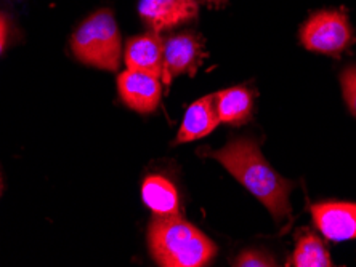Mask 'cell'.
<instances>
[{
	"mask_svg": "<svg viewBox=\"0 0 356 267\" xmlns=\"http://www.w3.org/2000/svg\"><path fill=\"white\" fill-rule=\"evenodd\" d=\"M209 155L217 159L245 189L254 193L277 223L286 221L291 216L289 193L294 184L271 169L254 139L229 141L223 149Z\"/></svg>",
	"mask_w": 356,
	"mask_h": 267,
	"instance_id": "cell-1",
	"label": "cell"
},
{
	"mask_svg": "<svg viewBox=\"0 0 356 267\" xmlns=\"http://www.w3.org/2000/svg\"><path fill=\"white\" fill-rule=\"evenodd\" d=\"M148 242L156 263L165 267L207 266L217 255L216 243L180 216H156Z\"/></svg>",
	"mask_w": 356,
	"mask_h": 267,
	"instance_id": "cell-2",
	"label": "cell"
},
{
	"mask_svg": "<svg viewBox=\"0 0 356 267\" xmlns=\"http://www.w3.org/2000/svg\"><path fill=\"white\" fill-rule=\"evenodd\" d=\"M71 49L83 64L111 72L118 71L122 45L111 10L102 8L83 21L72 34Z\"/></svg>",
	"mask_w": 356,
	"mask_h": 267,
	"instance_id": "cell-3",
	"label": "cell"
},
{
	"mask_svg": "<svg viewBox=\"0 0 356 267\" xmlns=\"http://www.w3.org/2000/svg\"><path fill=\"white\" fill-rule=\"evenodd\" d=\"M300 40L307 50L339 56L353 42L347 13L343 10H321L312 15L302 26Z\"/></svg>",
	"mask_w": 356,
	"mask_h": 267,
	"instance_id": "cell-4",
	"label": "cell"
},
{
	"mask_svg": "<svg viewBox=\"0 0 356 267\" xmlns=\"http://www.w3.org/2000/svg\"><path fill=\"white\" fill-rule=\"evenodd\" d=\"M204 39L197 33H180L164 40V67L162 80L170 85L172 78L181 74L195 76L206 58Z\"/></svg>",
	"mask_w": 356,
	"mask_h": 267,
	"instance_id": "cell-5",
	"label": "cell"
},
{
	"mask_svg": "<svg viewBox=\"0 0 356 267\" xmlns=\"http://www.w3.org/2000/svg\"><path fill=\"white\" fill-rule=\"evenodd\" d=\"M196 0H140L138 15L154 33H162L196 19Z\"/></svg>",
	"mask_w": 356,
	"mask_h": 267,
	"instance_id": "cell-6",
	"label": "cell"
},
{
	"mask_svg": "<svg viewBox=\"0 0 356 267\" xmlns=\"http://www.w3.org/2000/svg\"><path fill=\"white\" fill-rule=\"evenodd\" d=\"M118 88L122 101L140 114L154 112L159 106L161 82L158 76L127 69L118 77Z\"/></svg>",
	"mask_w": 356,
	"mask_h": 267,
	"instance_id": "cell-7",
	"label": "cell"
},
{
	"mask_svg": "<svg viewBox=\"0 0 356 267\" xmlns=\"http://www.w3.org/2000/svg\"><path fill=\"white\" fill-rule=\"evenodd\" d=\"M313 221L332 242L356 239V203L323 202L312 207Z\"/></svg>",
	"mask_w": 356,
	"mask_h": 267,
	"instance_id": "cell-8",
	"label": "cell"
},
{
	"mask_svg": "<svg viewBox=\"0 0 356 267\" xmlns=\"http://www.w3.org/2000/svg\"><path fill=\"white\" fill-rule=\"evenodd\" d=\"M124 61L127 69L143 71L162 77L164 67V40L154 31L127 40Z\"/></svg>",
	"mask_w": 356,
	"mask_h": 267,
	"instance_id": "cell-9",
	"label": "cell"
},
{
	"mask_svg": "<svg viewBox=\"0 0 356 267\" xmlns=\"http://www.w3.org/2000/svg\"><path fill=\"white\" fill-rule=\"evenodd\" d=\"M220 123L216 95L204 96L193 103L185 114L181 128L177 135V143H190L212 133Z\"/></svg>",
	"mask_w": 356,
	"mask_h": 267,
	"instance_id": "cell-10",
	"label": "cell"
},
{
	"mask_svg": "<svg viewBox=\"0 0 356 267\" xmlns=\"http://www.w3.org/2000/svg\"><path fill=\"white\" fill-rule=\"evenodd\" d=\"M141 197L156 216H178L180 213V198L175 186L164 176L146 178L141 186Z\"/></svg>",
	"mask_w": 356,
	"mask_h": 267,
	"instance_id": "cell-11",
	"label": "cell"
},
{
	"mask_svg": "<svg viewBox=\"0 0 356 267\" xmlns=\"http://www.w3.org/2000/svg\"><path fill=\"white\" fill-rule=\"evenodd\" d=\"M252 92L244 87H233L216 95L217 114L220 122L243 125L252 114Z\"/></svg>",
	"mask_w": 356,
	"mask_h": 267,
	"instance_id": "cell-12",
	"label": "cell"
},
{
	"mask_svg": "<svg viewBox=\"0 0 356 267\" xmlns=\"http://www.w3.org/2000/svg\"><path fill=\"white\" fill-rule=\"evenodd\" d=\"M289 266L294 267H329L332 266L331 256L326 247L315 234H303L298 239L294 255L289 261Z\"/></svg>",
	"mask_w": 356,
	"mask_h": 267,
	"instance_id": "cell-13",
	"label": "cell"
},
{
	"mask_svg": "<svg viewBox=\"0 0 356 267\" xmlns=\"http://www.w3.org/2000/svg\"><path fill=\"white\" fill-rule=\"evenodd\" d=\"M345 103L356 117V66H348L340 76Z\"/></svg>",
	"mask_w": 356,
	"mask_h": 267,
	"instance_id": "cell-14",
	"label": "cell"
},
{
	"mask_svg": "<svg viewBox=\"0 0 356 267\" xmlns=\"http://www.w3.org/2000/svg\"><path fill=\"white\" fill-rule=\"evenodd\" d=\"M234 266L239 267H265V266H276L275 259L271 256L261 253V251H245L234 261Z\"/></svg>",
	"mask_w": 356,
	"mask_h": 267,
	"instance_id": "cell-15",
	"label": "cell"
},
{
	"mask_svg": "<svg viewBox=\"0 0 356 267\" xmlns=\"http://www.w3.org/2000/svg\"><path fill=\"white\" fill-rule=\"evenodd\" d=\"M7 35H8V19L3 13H0V55L7 44Z\"/></svg>",
	"mask_w": 356,
	"mask_h": 267,
	"instance_id": "cell-16",
	"label": "cell"
},
{
	"mask_svg": "<svg viewBox=\"0 0 356 267\" xmlns=\"http://www.w3.org/2000/svg\"><path fill=\"white\" fill-rule=\"evenodd\" d=\"M204 2L211 3V5H217V7H220V5H225L228 2V0H204Z\"/></svg>",
	"mask_w": 356,
	"mask_h": 267,
	"instance_id": "cell-17",
	"label": "cell"
}]
</instances>
